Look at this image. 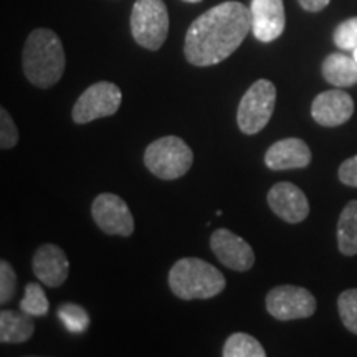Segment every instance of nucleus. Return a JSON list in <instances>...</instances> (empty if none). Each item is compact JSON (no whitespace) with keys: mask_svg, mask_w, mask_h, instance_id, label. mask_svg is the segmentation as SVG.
I'll list each match as a JSON object with an SVG mask.
<instances>
[{"mask_svg":"<svg viewBox=\"0 0 357 357\" xmlns=\"http://www.w3.org/2000/svg\"><path fill=\"white\" fill-rule=\"evenodd\" d=\"M252 32V12L242 2H223L192 22L184 55L194 66L222 63Z\"/></svg>","mask_w":357,"mask_h":357,"instance_id":"1","label":"nucleus"},{"mask_svg":"<svg viewBox=\"0 0 357 357\" xmlns=\"http://www.w3.org/2000/svg\"><path fill=\"white\" fill-rule=\"evenodd\" d=\"M65 50L61 40L50 29H37L26 38L24 47V73L37 88H52L65 71Z\"/></svg>","mask_w":357,"mask_h":357,"instance_id":"2","label":"nucleus"},{"mask_svg":"<svg viewBox=\"0 0 357 357\" xmlns=\"http://www.w3.org/2000/svg\"><path fill=\"white\" fill-rule=\"evenodd\" d=\"M225 284V276L200 258H182L169 271V287L181 300H211Z\"/></svg>","mask_w":357,"mask_h":357,"instance_id":"3","label":"nucleus"},{"mask_svg":"<svg viewBox=\"0 0 357 357\" xmlns=\"http://www.w3.org/2000/svg\"><path fill=\"white\" fill-rule=\"evenodd\" d=\"M194 162V153L184 139L177 136H166L147 146L144 164L155 177L174 181L185 176Z\"/></svg>","mask_w":357,"mask_h":357,"instance_id":"4","label":"nucleus"},{"mask_svg":"<svg viewBox=\"0 0 357 357\" xmlns=\"http://www.w3.org/2000/svg\"><path fill=\"white\" fill-rule=\"evenodd\" d=\"M169 13L164 0H136L131 12V33L147 50H159L167 38Z\"/></svg>","mask_w":357,"mask_h":357,"instance_id":"5","label":"nucleus"},{"mask_svg":"<svg viewBox=\"0 0 357 357\" xmlns=\"http://www.w3.org/2000/svg\"><path fill=\"white\" fill-rule=\"evenodd\" d=\"M276 88L268 79H258L247 89L236 111L240 131L253 136L270 123L275 111Z\"/></svg>","mask_w":357,"mask_h":357,"instance_id":"6","label":"nucleus"},{"mask_svg":"<svg viewBox=\"0 0 357 357\" xmlns=\"http://www.w3.org/2000/svg\"><path fill=\"white\" fill-rule=\"evenodd\" d=\"M123 101L121 89L114 83L100 82L91 84L75 102L71 118L77 124H86L100 118L116 114Z\"/></svg>","mask_w":357,"mask_h":357,"instance_id":"7","label":"nucleus"},{"mask_svg":"<svg viewBox=\"0 0 357 357\" xmlns=\"http://www.w3.org/2000/svg\"><path fill=\"white\" fill-rule=\"evenodd\" d=\"M266 310L278 321L305 319L314 314L316 298L306 288L281 284L266 294Z\"/></svg>","mask_w":357,"mask_h":357,"instance_id":"8","label":"nucleus"},{"mask_svg":"<svg viewBox=\"0 0 357 357\" xmlns=\"http://www.w3.org/2000/svg\"><path fill=\"white\" fill-rule=\"evenodd\" d=\"M93 220L108 235L131 236L134 217L128 204L114 194H100L91 205Z\"/></svg>","mask_w":357,"mask_h":357,"instance_id":"9","label":"nucleus"},{"mask_svg":"<svg viewBox=\"0 0 357 357\" xmlns=\"http://www.w3.org/2000/svg\"><path fill=\"white\" fill-rule=\"evenodd\" d=\"M211 248L218 261L234 271H248L255 263V252L248 242L227 229L213 231Z\"/></svg>","mask_w":357,"mask_h":357,"instance_id":"10","label":"nucleus"},{"mask_svg":"<svg viewBox=\"0 0 357 357\" xmlns=\"http://www.w3.org/2000/svg\"><path fill=\"white\" fill-rule=\"evenodd\" d=\"M352 114H354V100L342 89H328L312 100L311 116L319 126H341L349 121Z\"/></svg>","mask_w":357,"mask_h":357,"instance_id":"11","label":"nucleus"},{"mask_svg":"<svg viewBox=\"0 0 357 357\" xmlns=\"http://www.w3.org/2000/svg\"><path fill=\"white\" fill-rule=\"evenodd\" d=\"M252 33L261 43L281 37L287 26L283 0H252Z\"/></svg>","mask_w":357,"mask_h":357,"instance_id":"12","label":"nucleus"},{"mask_svg":"<svg viewBox=\"0 0 357 357\" xmlns=\"http://www.w3.org/2000/svg\"><path fill=\"white\" fill-rule=\"evenodd\" d=\"M268 205L288 223H300L310 215V202L305 192L291 182H278L268 192Z\"/></svg>","mask_w":357,"mask_h":357,"instance_id":"13","label":"nucleus"},{"mask_svg":"<svg viewBox=\"0 0 357 357\" xmlns=\"http://www.w3.org/2000/svg\"><path fill=\"white\" fill-rule=\"evenodd\" d=\"M33 273L48 288H56L63 284L70 273L68 257L60 247L53 243H45L35 252L32 260Z\"/></svg>","mask_w":357,"mask_h":357,"instance_id":"14","label":"nucleus"},{"mask_svg":"<svg viewBox=\"0 0 357 357\" xmlns=\"http://www.w3.org/2000/svg\"><path fill=\"white\" fill-rule=\"evenodd\" d=\"M312 155L307 144L298 137H287L275 144L265 154V164L271 171H288L310 166Z\"/></svg>","mask_w":357,"mask_h":357,"instance_id":"15","label":"nucleus"},{"mask_svg":"<svg viewBox=\"0 0 357 357\" xmlns=\"http://www.w3.org/2000/svg\"><path fill=\"white\" fill-rule=\"evenodd\" d=\"M33 333V316L26 314L22 310H6L0 312V341L3 344H20L29 341Z\"/></svg>","mask_w":357,"mask_h":357,"instance_id":"16","label":"nucleus"},{"mask_svg":"<svg viewBox=\"0 0 357 357\" xmlns=\"http://www.w3.org/2000/svg\"><path fill=\"white\" fill-rule=\"evenodd\" d=\"M323 77L333 86H354L357 83V61L354 56L331 53L323 61Z\"/></svg>","mask_w":357,"mask_h":357,"instance_id":"17","label":"nucleus"},{"mask_svg":"<svg viewBox=\"0 0 357 357\" xmlns=\"http://www.w3.org/2000/svg\"><path fill=\"white\" fill-rule=\"evenodd\" d=\"M337 247L342 255H357V200L342 208L337 222Z\"/></svg>","mask_w":357,"mask_h":357,"instance_id":"18","label":"nucleus"},{"mask_svg":"<svg viewBox=\"0 0 357 357\" xmlns=\"http://www.w3.org/2000/svg\"><path fill=\"white\" fill-rule=\"evenodd\" d=\"M223 357H265L266 352L257 337L245 333H235L227 339L222 351Z\"/></svg>","mask_w":357,"mask_h":357,"instance_id":"19","label":"nucleus"},{"mask_svg":"<svg viewBox=\"0 0 357 357\" xmlns=\"http://www.w3.org/2000/svg\"><path fill=\"white\" fill-rule=\"evenodd\" d=\"M58 318L70 333L83 334L89 328V316L84 307L75 303H65L58 307Z\"/></svg>","mask_w":357,"mask_h":357,"instance_id":"20","label":"nucleus"},{"mask_svg":"<svg viewBox=\"0 0 357 357\" xmlns=\"http://www.w3.org/2000/svg\"><path fill=\"white\" fill-rule=\"evenodd\" d=\"M20 310L30 316H45L50 310V303L47 300L43 288L37 283H29L25 287L24 298L20 301Z\"/></svg>","mask_w":357,"mask_h":357,"instance_id":"21","label":"nucleus"},{"mask_svg":"<svg viewBox=\"0 0 357 357\" xmlns=\"http://www.w3.org/2000/svg\"><path fill=\"white\" fill-rule=\"evenodd\" d=\"M337 310L347 331L357 336V289H346L339 294Z\"/></svg>","mask_w":357,"mask_h":357,"instance_id":"22","label":"nucleus"},{"mask_svg":"<svg viewBox=\"0 0 357 357\" xmlns=\"http://www.w3.org/2000/svg\"><path fill=\"white\" fill-rule=\"evenodd\" d=\"M334 43L341 50L352 52L357 47V17L347 19L334 30Z\"/></svg>","mask_w":357,"mask_h":357,"instance_id":"23","label":"nucleus"},{"mask_svg":"<svg viewBox=\"0 0 357 357\" xmlns=\"http://www.w3.org/2000/svg\"><path fill=\"white\" fill-rule=\"evenodd\" d=\"M17 291V275L10 263L2 260L0 261V303L12 301Z\"/></svg>","mask_w":357,"mask_h":357,"instance_id":"24","label":"nucleus"},{"mask_svg":"<svg viewBox=\"0 0 357 357\" xmlns=\"http://www.w3.org/2000/svg\"><path fill=\"white\" fill-rule=\"evenodd\" d=\"M19 142V129L6 108L0 109V147L12 149Z\"/></svg>","mask_w":357,"mask_h":357,"instance_id":"25","label":"nucleus"},{"mask_svg":"<svg viewBox=\"0 0 357 357\" xmlns=\"http://www.w3.org/2000/svg\"><path fill=\"white\" fill-rule=\"evenodd\" d=\"M339 181L344 185L357 187V155L346 159L344 162L339 166Z\"/></svg>","mask_w":357,"mask_h":357,"instance_id":"26","label":"nucleus"},{"mask_svg":"<svg viewBox=\"0 0 357 357\" xmlns=\"http://www.w3.org/2000/svg\"><path fill=\"white\" fill-rule=\"evenodd\" d=\"M331 0H298V3L305 8L306 12H321L329 6Z\"/></svg>","mask_w":357,"mask_h":357,"instance_id":"27","label":"nucleus"},{"mask_svg":"<svg viewBox=\"0 0 357 357\" xmlns=\"http://www.w3.org/2000/svg\"><path fill=\"white\" fill-rule=\"evenodd\" d=\"M352 56H354V60L357 61V47L354 48V50H352Z\"/></svg>","mask_w":357,"mask_h":357,"instance_id":"28","label":"nucleus"},{"mask_svg":"<svg viewBox=\"0 0 357 357\" xmlns=\"http://www.w3.org/2000/svg\"><path fill=\"white\" fill-rule=\"evenodd\" d=\"M184 2H189V3H197L200 0H184Z\"/></svg>","mask_w":357,"mask_h":357,"instance_id":"29","label":"nucleus"}]
</instances>
